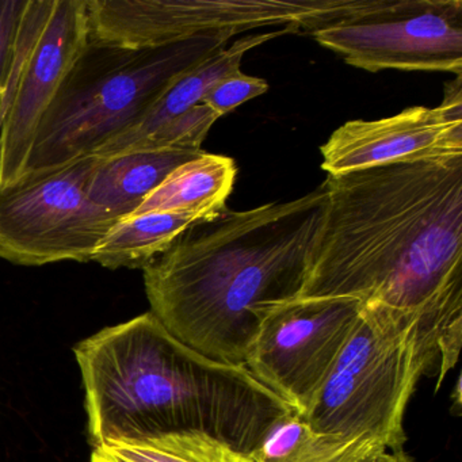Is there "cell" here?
Instances as JSON below:
<instances>
[{"label": "cell", "mask_w": 462, "mask_h": 462, "mask_svg": "<svg viewBox=\"0 0 462 462\" xmlns=\"http://www.w3.org/2000/svg\"><path fill=\"white\" fill-rule=\"evenodd\" d=\"M300 297H353L420 318L438 385L462 345V155L327 175Z\"/></svg>", "instance_id": "1"}, {"label": "cell", "mask_w": 462, "mask_h": 462, "mask_svg": "<svg viewBox=\"0 0 462 462\" xmlns=\"http://www.w3.org/2000/svg\"><path fill=\"white\" fill-rule=\"evenodd\" d=\"M326 186L191 226L143 270L151 313L197 353L245 366L262 321L297 299L326 209Z\"/></svg>", "instance_id": "2"}, {"label": "cell", "mask_w": 462, "mask_h": 462, "mask_svg": "<svg viewBox=\"0 0 462 462\" xmlns=\"http://www.w3.org/2000/svg\"><path fill=\"white\" fill-rule=\"evenodd\" d=\"M74 354L93 448L204 432L251 454L270 427L293 411L245 366L197 353L151 312L86 337Z\"/></svg>", "instance_id": "3"}, {"label": "cell", "mask_w": 462, "mask_h": 462, "mask_svg": "<svg viewBox=\"0 0 462 462\" xmlns=\"http://www.w3.org/2000/svg\"><path fill=\"white\" fill-rule=\"evenodd\" d=\"M232 37L205 34L153 50L88 42L40 125L25 174L93 155L136 126L185 72Z\"/></svg>", "instance_id": "4"}, {"label": "cell", "mask_w": 462, "mask_h": 462, "mask_svg": "<svg viewBox=\"0 0 462 462\" xmlns=\"http://www.w3.org/2000/svg\"><path fill=\"white\" fill-rule=\"evenodd\" d=\"M438 364L437 345L418 315L362 305L353 334L301 416L315 431L373 435L388 450H404L408 402L421 375L438 374Z\"/></svg>", "instance_id": "5"}, {"label": "cell", "mask_w": 462, "mask_h": 462, "mask_svg": "<svg viewBox=\"0 0 462 462\" xmlns=\"http://www.w3.org/2000/svg\"><path fill=\"white\" fill-rule=\"evenodd\" d=\"M90 42L153 50L197 36L297 26L313 33L373 0H86Z\"/></svg>", "instance_id": "6"}, {"label": "cell", "mask_w": 462, "mask_h": 462, "mask_svg": "<svg viewBox=\"0 0 462 462\" xmlns=\"http://www.w3.org/2000/svg\"><path fill=\"white\" fill-rule=\"evenodd\" d=\"M98 158L26 172L0 188V259L18 266L88 263L120 218L91 201L88 185Z\"/></svg>", "instance_id": "7"}, {"label": "cell", "mask_w": 462, "mask_h": 462, "mask_svg": "<svg viewBox=\"0 0 462 462\" xmlns=\"http://www.w3.org/2000/svg\"><path fill=\"white\" fill-rule=\"evenodd\" d=\"M88 45L86 0H28L0 105V188L25 174L40 125Z\"/></svg>", "instance_id": "8"}, {"label": "cell", "mask_w": 462, "mask_h": 462, "mask_svg": "<svg viewBox=\"0 0 462 462\" xmlns=\"http://www.w3.org/2000/svg\"><path fill=\"white\" fill-rule=\"evenodd\" d=\"M310 36L365 71L462 77V0H373Z\"/></svg>", "instance_id": "9"}, {"label": "cell", "mask_w": 462, "mask_h": 462, "mask_svg": "<svg viewBox=\"0 0 462 462\" xmlns=\"http://www.w3.org/2000/svg\"><path fill=\"white\" fill-rule=\"evenodd\" d=\"M362 302L353 297H297L262 321L245 369L304 415L353 334Z\"/></svg>", "instance_id": "10"}, {"label": "cell", "mask_w": 462, "mask_h": 462, "mask_svg": "<svg viewBox=\"0 0 462 462\" xmlns=\"http://www.w3.org/2000/svg\"><path fill=\"white\" fill-rule=\"evenodd\" d=\"M462 77L448 83L442 104L413 106L380 120L343 124L320 148L328 175L462 155Z\"/></svg>", "instance_id": "11"}, {"label": "cell", "mask_w": 462, "mask_h": 462, "mask_svg": "<svg viewBox=\"0 0 462 462\" xmlns=\"http://www.w3.org/2000/svg\"><path fill=\"white\" fill-rule=\"evenodd\" d=\"M291 33H301V31L297 26H285L269 33L248 34L235 42L231 47L224 48L210 58L205 59L204 61L185 72L151 107L150 112L136 126L110 140L98 148L93 155L99 159H106L125 152L140 140L151 136L170 121L175 120L191 107L201 104L205 96L220 80L240 71V64L245 53L272 40Z\"/></svg>", "instance_id": "12"}, {"label": "cell", "mask_w": 462, "mask_h": 462, "mask_svg": "<svg viewBox=\"0 0 462 462\" xmlns=\"http://www.w3.org/2000/svg\"><path fill=\"white\" fill-rule=\"evenodd\" d=\"M204 151L142 150L99 159L88 196L117 218L134 215L155 189L186 162Z\"/></svg>", "instance_id": "13"}, {"label": "cell", "mask_w": 462, "mask_h": 462, "mask_svg": "<svg viewBox=\"0 0 462 462\" xmlns=\"http://www.w3.org/2000/svg\"><path fill=\"white\" fill-rule=\"evenodd\" d=\"M236 174L234 159L202 152L177 167L134 215L175 212L208 220L226 209Z\"/></svg>", "instance_id": "14"}, {"label": "cell", "mask_w": 462, "mask_h": 462, "mask_svg": "<svg viewBox=\"0 0 462 462\" xmlns=\"http://www.w3.org/2000/svg\"><path fill=\"white\" fill-rule=\"evenodd\" d=\"M386 450L385 443L373 435L315 431L291 411L270 427L250 456L253 462H374Z\"/></svg>", "instance_id": "15"}, {"label": "cell", "mask_w": 462, "mask_h": 462, "mask_svg": "<svg viewBox=\"0 0 462 462\" xmlns=\"http://www.w3.org/2000/svg\"><path fill=\"white\" fill-rule=\"evenodd\" d=\"M199 223L185 213L147 212L120 218L99 242L91 261L109 270H144L180 235Z\"/></svg>", "instance_id": "16"}, {"label": "cell", "mask_w": 462, "mask_h": 462, "mask_svg": "<svg viewBox=\"0 0 462 462\" xmlns=\"http://www.w3.org/2000/svg\"><path fill=\"white\" fill-rule=\"evenodd\" d=\"M90 462H253V458L204 432H172L102 443L94 448Z\"/></svg>", "instance_id": "17"}, {"label": "cell", "mask_w": 462, "mask_h": 462, "mask_svg": "<svg viewBox=\"0 0 462 462\" xmlns=\"http://www.w3.org/2000/svg\"><path fill=\"white\" fill-rule=\"evenodd\" d=\"M220 117V115L207 105H196L180 117L162 126L155 134L132 145L125 152L142 150L201 151L208 132Z\"/></svg>", "instance_id": "18"}, {"label": "cell", "mask_w": 462, "mask_h": 462, "mask_svg": "<svg viewBox=\"0 0 462 462\" xmlns=\"http://www.w3.org/2000/svg\"><path fill=\"white\" fill-rule=\"evenodd\" d=\"M269 90L266 80L236 72L229 75L217 83L202 99L201 104L207 105L223 117L226 113L236 109L245 102L256 97L263 96Z\"/></svg>", "instance_id": "19"}, {"label": "cell", "mask_w": 462, "mask_h": 462, "mask_svg": "<svg viewBox=\"0 0 462 462\" xmlns=\"http://www.w3.org/2000/svg\"><path fill=\"white\" fill-rule=\"evenodd\" d=\"M28 0H0V105L14 61L18 31Z\"/></svg>", "instance_id": "20"}, {"label": "cell", "mask_w": 462, "mask_h": 462, "mask_svg": "<svg viewBox=\"0 0 462 462\" xmlns=\"http://www.w3.org/2000/svg\"><path fill=\"white\" fill-rule=\"evenodd\" d=\"M374 462H415L404 450L400 451H385L381 454Z\"/></svg>", "instance_id": "21"}, {"label": "cell", "mask_w": 462, "mask_h": 462, "mask_svg": "<svg viewBox=\"0 0 462 462\" xmlns=\"http://www.w3.org/2000/svg\"><path fill=\"white\" fill-rule=\"evenodd\" d=\"M451 397H453V399H456V404H454V407L458 408V410H461V377L457 378L456 392H454V393H451Z\"/></svg>", "instance_id": "22"}]
</instances>
